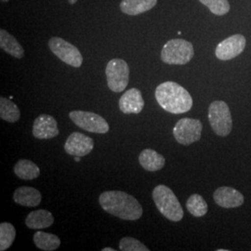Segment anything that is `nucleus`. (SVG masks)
<instances>
[{
	"label": "nucleus",
	"mask_w": 251,
	"mask_h": 251,
	"mask_svg": "<svg viewBox=\"0 0 251 251\" xmlns=\"http://www.w3.org/2000/svg\"><path fill=\"white\" fill-rule=\"evenodd\" d=\"M100 205L104 211L126 221L139 220L144 213L138 200L122 191H107L100 194Z\"/></svg>",
	"instance_id": "f257e3e1"
},
{
	"label": "nucleus",
	"mask_w": 251,
	"mask_h": 251,
	"mask_svg": "<svg viewBox=\"0 0 251 251\" xmlns=\"http://www.w3.org/2000/svg\"><path fill=\"white\" fill-rule=\"evenodd\" d=\"M155 99L165 111L179 115L193 107V99L187 90L173 81H167L155 89Z\"/></svg>",
	"instance_id": "f03ea898"
},
{
	"label": "nucleus",
	"mask_w": 251,
	"mask_h": 251,
	"mask_svg": "<svg viewBox=\"0 0 251 251\" xmlns=\"http://www.w3.org/2000/svg\"><path fill=\"white\" fill-rule=\"evenodd\" d=\"M152 199L159 212L171 222H179L183 218V210L175 194L166 185H157L152 191Z\"/></svg>",
	"instance_id": "7ed1b4c3"
},
{
	"label": "nucleus",
	"mask_w": 251,
	"mask_h": 251,
	"mask_svg": "<svg viewBox=\"0 0 251 251\" xmlns=\"http://www.w3.org/2000/svg\"><path fill=\"white\" fill-rule=\"evenodd\" d=\"M195 55L193 44L181 38L168 41L162 49L161 60L167 64L183 65L188 63Z\"/></svg>",
	"instance_id": "20e7f679"
},
{
	"label": "nucleus",
	"mask_w": 251,
	"mask_h": 251,
	"mask_svg": "<svg viewBox=\"0 0 251 251\" xmlns=\"http://www.w3.org/2000/svg\"><path fill=\"white\" fill-rule=\"evenodd\" d=\"M208 121L213 131L226 137L233 129V118L228 104L224 100H214L208 107Z\"/></svg>",
	"instance_id": "39448f33"
},
{
	"label": "nucleus",
	"mask_w": 251,
	"mask_h": 251,
	"mask_svg": "<svg viewBox=\"0 0 251 251\" xmlns=\"http://www.w3.org/2000/svg\"><path fill=\"white\" fill-rule=\"evenodd\" d=\"M105 74L108 88L114 92L126 90L129 81L128 64L122 59H113L107 63Z\"/></svg>",
	"instance_id": "423d86ee"
},
{
	"label": "nucleus",
	"mask_w": 251,
	"mask_h": 251,
	"mask_svg": "<svg viewBox=\"0 0 251 251\" xmlns=\"http://www.w3.org/2000/svg\"><path fill=\"white\" fill-rule=\"evenodd\" d=\"M49 48L63 63L75 68H79L83 63V56L78 49L61 37H51L49 41Z\"/></svg>",
	"instance_id": "0eeeda50"
},
{
	"label": "nucleus",
	"mask_w": 251,
	"mask_h": 251,
	"mask_svg": "<svg viewBox=\"0 0 251 251\" xmlns=\"http://www.w3.org/2000/svg\"><path fill=\"white\" fill-rule=\"evenodd\" d=\"M203 124L200 120L194 118H182L173 128L175 140L182 145H190L201 139Z\"/></svg>",
	"instance_id": "6e6552de"
},
{
	"label": "nucleus",
	"mask_w": 251,
	"mask_h": 251,
	"mask_svg": "<svg viewBox=\"0 0 251 251\" xmlns=\"http://www.w3.org/2000/svg\"><path fill=\"white\" fill-rule=\"evenodd\" d=\"M69 117L78 127L89 132L104 134L110 129L107 121L103 117L91 112L72 111Z\"/></svg>",
	"instance_id": "1a4fd4ad"
},
{
	"label": "nucleus",
	"mask_w": 251,
	"mask_h": 251,
	"mask_svg": "<svg viewBox=\"0 0 251 251\" xmlns=\"http://www.w3.org/2000/svg\"><path fill=\"white\" fill-rule=\"evenodd\" d=\"M246 38L242 35H233L219 43L215 50L216 57L221 61H229L242 53L246 47Z\"/></svg>",
	"instance_id": "9d476101"
},
{
	"label": "nucleus",
	"mask_w": 251,
	"mask_h": 251,
	"mask_svg": "<svg viewBox=\"0 0 251 251\" xmlns=\"http://www.w3.org/2000/svg\"><path fill=\"white\" fill-rule=\"evenodd\" d=\"M93 148V140L89 136L80 132H73L64 144L65 152L70 155L79 157L89 154Z\"/></svg>",
	"instance_id": "9b49d317"
},
{
	"label": "nucleus",
	"mask_w": 251,
	"mask_h": 251,
	"mask_svg": "<svg viewBox=\"0 0 251 251\" xmlns=\"http://www.w3.org/2000/svg\"><path fill=\"white\" fill-rule=\"evenodd\" d=\"M60 133L56 119L50 115L42 114L36 118L33 124V135L36 139L50 140Z\"/></svg>",
	"instance_id": "f8f14e48"
},
{
	"label": "nucleus",
	"mask_w": 251,
	"mask_h": 251,
	"mask_svg": "<svg viewBox=\"0 0 251 251\" xmlns=\"http://www.w3.org/2000/svg\"><path fill=\"white\" fill-rule=\"evenodd\" d=\"M213 198L218 206L225 208H234L242 206L245 200L244 196L239 191L228 186H222L217 189L213 194Z\"/></svg>",
	"instance_id": "ddd939ff"
},
{
	"label": "nucleus",
	"mask_w": 251,
	"mask_h": 251,
	"mask_svg": "<svg viewBox=\"0 0 251 251\" xmlns=\"http://www.w3.org/2000/svg\"><path fill=\"white\" fill-rule=\"evenodd\" d=\"M144 107V100L142 92L138 89L126 90L119 100V108L126 115L139 114Z\"/></svg>",
	"instance_id": "4468645a"
},
{
	"label": "nucleus",
	"mask_w": 251,
	"mask_h": 251,
	"mask_svg": "<svg viewBox=\"0 0 251 251\" xmlns=\"http://www.w3.org/2000/svg\"><path fill=\"white\" fill-rule=\"evenodd\" d=\"M13 200L21 206L34 207L41 203V193L36 188L29 186H22L14 191Z\"/></svg>",
	"instance_id": "2eb2a0df"
},
{
	"label": "nucleus",
	"mask_w": 251,
	"mask_h": 251,
	"mask_svg": "<svg viewBox=\"0 0 251 251\" xmlns=\"http://www.w3.org/2000/svg\"><path fill=\"white\" fill-rule=\"evenodd\" d=\"M54 217L51 212L46 209H38L30 212L26 216L25 225L33 230H41L53 225Z\"/></svg>",
	"instance_id": "dca6fc26"
},
{
	"label": "nucleus",
	"mask_w": 251,
	"mask_h": 251,
	"mask_svg": "<svg viewBox=\"0 0 251 251\" xmlns=\"http://www.w3.org/2000/svg\"><path fill=\"white\" fill-rule=\"evenodd\" d=\"M139 162L145 171L153 172L160 171L164 168L166 159L161 153L152 149H145L140 153Z\"/></svg>",
	"instance_id": "f3484780"
},
{
	"label": "nucleus",
	"mask_w": 251,
	"mask_h": 251,
	"mask_svg": "<svg viewBox=\"0 0 251 251\" xmlns=\"http://www.w3.org/2000/svg\"><path fill=\"white\" fill-rule=\"evenodd\" d=\"M157 4V0H122L120 9L123 13L136 16L152 9Z\"/></svg>",
	"instance_id": "a211bd4d"
},
{
	"label": "nucleus",
	"mask_w": 251,
	"mask_h": 251,
	"mask_svg": "<svg viewBox=\"0 0 251 251\" xmlns=\"http://www.w3.org/2000/svg\"><path fill=\"white\" fill-rule=\"evenodd\" d=\"M0 48L14 58L22 59L25 56V50L17 39L4 29L0 30Z\"/></svg>",
	"instance_id": "6ab92c4d"
},
{
	"label": "nucleus",
	"mask_w": 251,
	"mask_h": 251,
	"mask_svg": "<svg viewBox=\"0 0 251 251\" xmlns=\"http://www.w3.org/2000/svg\"><path fill=\"white\" fill-rule=\"evenodd\" d=\"M13 171L18 178L25 180L36 179L40 175V169L34 162L28 159L19 160L15 164Z\"/></svg>",
	"instance_id": "aec40b11"
},
{
	"label": "nucleus",
	"mask_w": 251,
	"mask_h": 251,
	"mask_svg": "<svg viewBox=\"0 0 251 251\" xmlns=\"http://www.w3.org/2000/svg\"><path fill=\"white\" fill-rule=\"evenodd\" d=\"M33 239L35 245L41 251H56L61 245V239L56 234L42 231L36 232L34 234Z\"/></svg>",
	"instance_id": "412c9836"
},
{
	"label": "nucleus",
	"mask_w": 251,
	"mask_h": 251,
	"mask_svg": "<svg viewBox=\"0 0 251 251\" xmlns=\"http://www.w3.org/2000/svg\"><path fill=\"white\" fill-rule=\"evenodd\" d=\"M0 117L5 121L15 123L21 117L20 109L11 100L1 97L0 98Z\"/></svg>",
	"instance_id": "4be33fe9"
},
{
	"label": "nucleus",
	"mask_w": 251,
	"mask_h": 251,
	"mask_svg": "<svg viewBox=\"0 0 251 251\" xmlns=\"http://www.w3.org/2000/svg\"><path fill=\"white\" fill-rule=\"evenodd\" d=\"M186 208L189 212L197 218H201L207 213L208 206L204 198L198 194L192 195L186 202Z\"/></svg>",
	"instance_id": "5701e85b"
},
{
	"label": "nucleus",
	"mask_w": 251,
	"mask_h": 251,
	"mask_svg": "<svg viewBox=\"0 0 251 251\" xmlns=\"http://www.w3.org/2000/svg\"><path fill=\"white\" fill-rule=\"evenodd\" d=\"M16 237L15 227L9 223H2L0 225V251H7Z\"/></svg>",
	"instance_id": "b1692460"
},
{
	"label": "nucleus",
	"mask_w": 251,
	"mask_h": 251,
	"mask_svg": "<svg viewBox=\"0 0 251 251\" xmlns=\"http://www.w3.org/2000/svg\"><path fill=\"white\" fill-rule=\"evenodd\" d=\"M203 5L214 14L218 16H223L230 10V4L228 0H199Z\"/></svg>",
	"instance_id": "393cba45"
},
{
	"label": "nucleus",
	"mask_w": 251,
	"mask_h": 251,
	"mask_svg": "<svg viewBox=\"0 0 251 251\" xmlns=\"http://www.w3.org/2000/svg\"><path fill=\"white\" fill-rule=\"evenodd\" d=\"M119 250L122 251H149L150 250L133 237H124L119 243Z\"/></svg>",
	"instance_id": "a878e982"
},
{
	"label": "nucleus",
	"mask_w": 251,
	"mask_h": 251,
	"mask_svg": "<svg viewBox=\"0 0 251 251\" xmlns=\"http://www.w3.org/2000/svg\"><path fill=\"white\" fill-rule=\"evenodd\" d=\"M102 251H116V250L111 249V248H105V249H102Z\"/></svg>",
	"instance_id": "bb28decb"
},
{
	"label": "nucleus",
	"mask_w": 251,
	"mask_h": 251,
	"mask_svg": "<svg viewBox=\"0 0 251 251\" xmlns=\"http://www.w3.org/2000/svg\"><path fill=\"white\" fill-rule=\"evenodd\" d=\"M76 1H77V0H68V2H69L71 5L75 4V3H76Z\"/></svg>",
	"instance_id": "cd10ccee"
},
{
	"label": "nucleus",
	"mask_w": 251,
	"mask_h": 251,
	"mask_svg": "<svg viewBox=\"0 0 251 251\" xmlns=\"http://www.w3.org/2000/svg\"><path fill=\"white\" fill-rule=\"evenodd\" d=\"M75 160L76 162L80 161V158H79V156H75Z\"/></svg>",
	"instance_id": "c85d7f7f"
},
{
	"label": "nucleus",
	"mask_w": 251,
	"mask_h": 251,
	"mask_svg": "<svg viewBox=\"0 0 251 251\" xmlns=\"http://www.w3.org/2000/svg\"><path fill=\"white\" fill-rule=\"evenodd\" d=\"M218 251H228V250H218Z\"/></svg>",
	"instance_id": "c756f323"
},
{
	"label": "nucleus",
	"mask_w": 251,
	"mask_h": 251,
	"mask_svg": "<svg viewBox=\"0 0 251 251\" xmlns=\"http://www.w3.org/2000/svg\"><path fill=\"white\" fill-rule=\"evenodd\" d=\"M1 1H2V2H8L9 0H1Z\"/></svg>",
	"instance_id": "7c9ffc66"
}]
</instances>
